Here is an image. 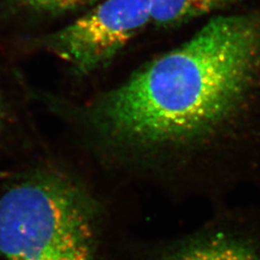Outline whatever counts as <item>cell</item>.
<instances>
[{"mask_svg": "<svg viewBox=\"0 0 260 260\" xmlns=\"http://www.w3.org/2000/svg\"><path fill=\"white\" fill-rule=\"evenodd\" d=\"M91 121L114 147L181 172L199 196L260 188V9L212 16L103 94Z\"/></svg>", "mask_w": 260, "mask_h": 260, "instance_id": "6da1fadb", "label": "cell"}, {"mask_svg": "<svg viewBox=\"0 0 260 260\" xmlns=\"http://www.w3.org/2000/svg\"><path fill=\"white\" fill-rule=\"evenodd\" d=\"M90 200L53 172L23 177L0 197L3 260H95Z\"/></svg>", "mask_w": 260, "mask_h": 260, "instance_id": "7a4b0ae2", "label": "cell"}, {"mask_svg": "<svg viewBox=\"0 0 260 260\" xmlns=\"http://www.w3.org/2000/svg\"><path fill=\"white\" fill-rule=\"evenodd\" d=\"M151 21L149 0H105L45 40V46L87 75L103 68Z\"/></svg>", "mask_w": 260, "mask_h": 260, "instance_id": "3957f363", "label": "cell"}, {"mask_svg": "<svg viewBox=\"0 0 260 260\" xmlns=\"http://www.w3.org/2000/svg\"><path fill=\"white\" fill-rule=\"evenodd\" d=\"M154 260H260V211L222 209L194 232L166 244Z\"/></svg>", "mask_w": 260, "mask_h": 260, "instance_id": "277c9868", "label": "cell"}, {"mask_svg": "<svg viewBox=\"0 0 260 260\" xmlns=\"http://www.w3.org/2000/svg\"><path fill=\"white\" fill-rule=\"evenodd\" d=\"M238 0H149L151 21L161 27L225 13Z\"/></svg>", "mask_w": 260, "mask_h": 260, "instance_id": "5b68a950", "label": "cell"}, {"mask_svg": "<svg viewBox=\"0 0 260 260\" xmlns=\"http://www.w3.org/2000/svg\"><path fill=\"white\" fill-rule=\"evenodd\" d=\"M27 9L46 12V13H62L76 9L92 0H13Z\"/></svg>", "mask_w": 260, "mask_h": 260, "instance_id": "8992f818", "label": "cell"}, {"mask_svg": "<svg viewBox=\"0 0 260 260\" xmlns=\"http://www.w3.org/2000/svg\"><path fill=\"white\" fill-rule=\"evenodd\" d=\"M1 119H2V108H1V104H0V123H1Z\"/></svg>", "mask_w": 260, "mask_h": 260, "instance_id": "52a82bcc", "label": "cell"}]
</instances>
